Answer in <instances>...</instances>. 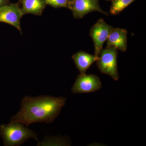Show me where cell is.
<instances>
[{"label": "cell", "mask_w": 146, "mask_h": 146, "mask_svg": "<svg viewBox=\"0 0 146 146\" xmlns=\"http://www.w3.org/2000/svg\"><path fill=\"white\" fill-rule=\"evenodd\" d=\"M136 0H112L110 13L112 15L119 14Z\"/></svg>", "instance_id": "8fae6325"}, {"label": "cell", "mask_w": 146, "mask_h": 146, "mask_svg": "<svg viewBox=\"0 0 146 146\" xmlns=\"http://www.w3.org/2000/svg\"><path fill=\"white\" fill-rule=\"evenodd\" d=\"M46 4L55 8L65 7L68 8L70 0H44Z\"/></svg>", "instance_id": "7c38bea8"}, {"label": "cell", "mask_w": 146, "mask_h": 146, "mask_svg": "<svg viewBox=\"0 0 146 146\" xmlns=\"http://www.w3.org/2000/svg\"><path fill=\"white\" fill-rule=\"evenodd\" d=\"M66 98L42 96H26L21 101L20 111L11 118L10 122H18L26 127L36 123H50L60 114Z\"/></svg>", "instance_id": "6da1fadb"}, {"label": "cell", "mask_w": 146, "mask_h": 146, "mask_svg": "<svg viewBox=\"0 0 146 146\" xmlns=\"http://www.w3.org/2000/svg\"><path fill=\"white\" fill-rule=\"evenodd\" d=\"M72 58L76 67L81 74H86V71L94 62L98 60V57L82 51H80L74 54Z\"/></svg>", "instance_id": "9c48e42d"}, {"label": "cell", "mask_w": 146, "mask_h": 146, "mask_svg": "<svg viewBox=\"0 0 146 146\" xmlns=\"http://www.w3.org/2000/svg\"><path fill=\"white\" fill-rule=\"evenodd\" d=\"M23 15L19 3H9L0 7V22L13 26L21 34V20Z\"/></svg>", "instance_id": "52a82bcc"}, {"label": "cell", "mask_w": 146, "mask_h": 146, "mask_svg": "<svg viewBox=\"0 0 146 146\" xmlns=\"http://www.w3.org/2000/svg\"><path fill=\"white\" fill-rule=\"evenodd\" d=\"M102 82L98 76L93 74L79 75L72 88L73 94L93 93L99 90Z\"/></svg>", "instance_id": "8992f818"}, {"label": "cell", "mask_w": 146, "mask_h": 146, "mask_svg": "<svg viewBox=\"0 0 146 146\" xmlns=\"http://www.w3.org/2000/svg\"><path fill=\"white\" fill-rule=\"evenodd\" d=\"M106 1H112V0H106Z\"/></svg>", "instance_id": "5bb4252c"}, {"label": "cell", "mask_w": 146, "mask_h": 146, "mask_svg": "<svg viewBox=\"0 0 146 146\" xmlns=\"http://www.w3.org/2000/svg\"><path fill=\"white\" fill-rule=\"evenodd\" d=\"M23 15L31 14L40 16L46 7L44 0H20Z\"/></svg>", "instance_id": "30bf717a"}, {"label": "cell", "mask_w": 146, "mask_h": 146, "mask_svg": "<svg viewBox=\"0 0 146 146\" xmlns=\"http://www.w3.org/2000/svg\"><path fill=\"white\" fill-rule=\"evenodd\" d=\"M127 31L125 29L113 28L106 40V47H115L121 51H125L127 48Z\"/></svg>", "instance_id": "ba28073f"}, {"label": "cell", "mask_w": 146, "mask_h": 146, "mask_svg": "<svg viewBox=\"0 0 146 146\" xmlns=\"http://www.w3.org/2000/svg\"><path fill=\"white\" fill-rule=\"evenodd\" d=\"M10 0H0V7L10 3Z\"/></svg>", "instance_id": "4fadbf2b"}, {"label": "cell", "mask_w": 146, "mask_h": 146, "mask_svg": "<svg viewBox=\"0 0 146 146\" xmlns=\"http://www.w3.org/2000/svg\"><path fill=\"white\" fill-rule=\"evenodd\" d=\"M0 135L5 146L21 145L29 138L37 140V135L34 131L25 127L18 122H10L0 125Z\"/></svg>", "instance_id": "7a4b0ae2"}, {"label": "cell", "mask_w": 146, "mask_h": 146, "mask_svg": "<svg viewBox=\"0 0 146 146\" xmlns=\"http://www.w3.org/2000/svg\"><path fill=\"white\" fill-rule=\"evenodd\" d=\"M68 8L72 11L76 19L82 18L85 15L93 11H98L108 16V13L101 8L99 0H70Z\"/></svg>", "instance_id": "277c9868"}, {"label": "cell", "mask_w": 146, "mask_h": 146, "mask_svg": "<svg viewBox=\"0 0 146 146\" xmlns=\"http://www.w3.org/2000/svg\"><path fill=\"white\" fill-rule=\"evenodd\" d=\"M113 28V27L106 23L103 19L100 18L90 29L89 35L94 42V55L96 57H98L103 46Z\"/></svg>", "instance_id": "5b68a950"}, {"label": "cell", "mask_w": 146, "mask_h": 146, "mask_svg": "<svg viewBox=\"0 0 146 146\" xmlns=\"http://www.w3.org/2000/svg\"><path fill=\"white\" fill-rule=\"evenodd\" d=\"M117 50L113 47L102 49L96 61L97 66L101 73L110 76L115 81L119 79L117 62Z\"/></svg>", "instance_id": "3957f363"}]
</instances>
